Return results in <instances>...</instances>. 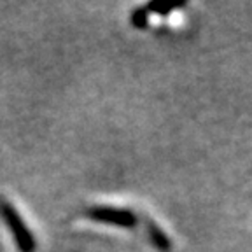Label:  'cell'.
Wrapping results in <instances>:
<instances>
[{"instance_id":"1","label":"cell","mask_w":252,"mask_h":252,"mask_svg":"<svg viewBox=\"0 0 252 252\" xmlns=\"http://www.w3.org/2000/svg\"><path fill=\"white\" fill-rule=\"evenodd\" d=\"M0 214L4 217L5 224H7L9 231H11L20 252H35L37 244H35V238H33V233L25 224V220L21 219L18 210L12 205H9L7 201L2 200L0 201Z\"/></svg>"},{"instance_id":"4","label":"cell","mask_w":252,"mask_h":252,"mask_svg":"<svg viewBox=\"0 0 252 252\" xmlns=\"http://www.w3.org/2000/svg\"><path fill=\"white\" fill-rule=\"evenodd\" d=\"M147 20H149V11L146 7H138L131 14V25L137 28H146Z\"/></svg>"},{"instance_id":"2","label":"cell","mask_w":252,"mask_h":252,"mask_svg":"<svg viewBox=\"0 0 252 252\" xmlns=\"http://www.w3.org/2000/svg\"><path fill=\"white\" fill-rule=\"evenodd\" d=\"M88 216L93 220H100L105 224L118 226V228H135L137 226V216L131 210L116 209V207H91Z\"/></svg>"},{"instance_id":"3","label":"cell","mask_w":252,"mask_h":252,"mask_svg":"<svg viewBox=\"0 0 252 252\" xmlns=\"http://www.w3.org/2000/svg\"><path fill=\"white\" fill-rule=\"evenodd\" d=\"M147 231H149V236H151V240H153V244L156 245L159 251H163V252L170 251L168 236H166L165 233L161 231V229L158 228L154 222H149V226H147Z\"/></svg>"},{"instance_id":"5","label":"cell","mask_w":252,"mask_h":252,"mask_svg":"<svg viewBox=\"0 0 252 252\" xmlns=\"http://www.w3.org/2000/svg\"><path fill=\"white\" fill-rule=\"evenodd\" d=\"M177 7H181V4H177V5H163V4H149L147 5V11L149 12H154V14H159V16H166V14H170V12L173 11V9H177Z\"/></svg>"}]
</instances>
